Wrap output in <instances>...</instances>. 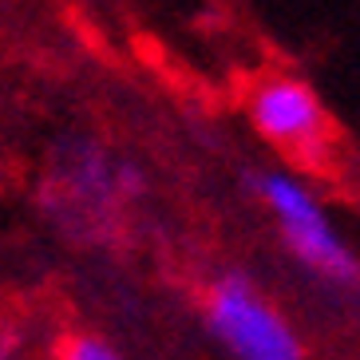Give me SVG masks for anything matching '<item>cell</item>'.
Segmentation results:
<instances>
[{"instance_id":"obj_1","label":"cell","mask_w":360,"mask_h":360,"mask_svg":"<svg viewBox=\"0 0 360 360\" xmlns=\"http://www.w3.org/2000/svg\"><path fill=\"white\" fill-rule=\"evenodd\" d=\"M250 191L277 218L281 242L301 262V269H309L313 277H321L328 285L360 281L356 254L345 245V238L337 233V226L325 214V206L317 202V194L309 191L301 179H293L285 170H262V174L250 179Z\"/></svg>"},{"instance_id":"obj_2","label":"cell","mask_w":360,"mask_h":360,"mask_svg":"<svg viewBox=\"0 0 360 360\" xmlns=\"http://www.w3.org/2000/svg\"><path fill=\"white\" fill-rule=\"evenodd\" d=\"M206 321L233 360H305L289 321L245 274H226L214 281L206 297Z\"/></svg>"},{"instance_id":"obj_3","label":"cell","mask_w":360,"mask_h":360,"mask_svg":"<svg viewBox=\"0 0 360 360\" xmlns=\"http://www.w3.org/2000/svg\"><path fill=\"white\" fill-rule=\"evenodd\" d=\"M250 119L277 147H317L325 139L321 99L301 79H265L250 96Z\"/></svg>"},{"instance_id":"obj_4","label":"cell","mask_w":360,"mask_h":360,"mask_svg":"<svg viewBox=\"0 0 360 360\" xmlns=\"http://www.w3.org/2000/svg\"><path fill=\"white\" fill-rule=\"evenodd\" d=\"M60 360H123L107 340L99 337H87V333H79V337H72L64 345V352H60Z\"/></svg>"}]
</instances>
